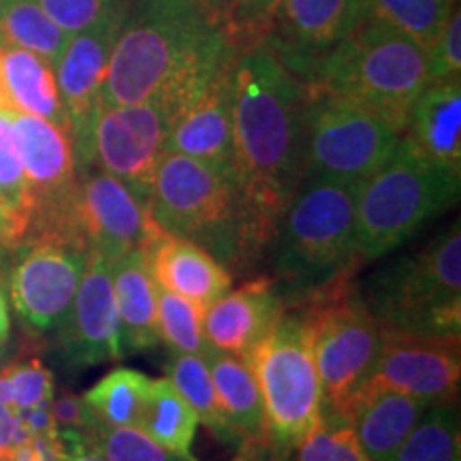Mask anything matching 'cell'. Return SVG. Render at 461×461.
<instances>
[{
	"label": "cell",
	"instance_id": "31",
	"mask_svg": "<svg viewBox=\"0 0 461 461\" xmlns=\"http://www.w3.org/2000/svg\"><path fill=\"white\" fill-rule=\"evenodd\" d=\"M167 380L176 387L188 406L197 414L199 423H203L221 440L230 442L227 423L218 406L214 383H212L210 367L199 355H173L167 366Z\"/></svg>",
	"mask_w": 461,
	"mask_h": 461
},
{
	"label": "cell",
	"instance_id": "19",
	"mask_svg": "<svg viewBox=\"0 0 461 461\" xmlns=\"http://www.w3.org/2000/svg\"><path fill=\"white\" fill-rule=\"evenodd\" d=\"M285 316V299L274 278L248 280L235 291L224 293L203 314L207 344L221 353L244 357L274 330Z\"/></svg>",
	"mask_w": 461,
	"mask_h": 461
},
{
	"label": "cell",
	"instance_id": "14",
	"mask_svg": "<svg viewBox=\"0 0 461 461\" xmlns=\"http://www.w3.org/2000/svg\"><path fill=\"white\" fill-rule=\"evenodd\" d=\"M459 378V338L417 336L380 327L376 357L357 389H391L442 402L457 395Z\"/></svg>",
	"mask_w": 461,
	"mask_h": 461
},
{
	"label": "cell",
	"instance_id": "32",
	"mask_svg": "<svg viewBox=\"0 0 461 461\" xmlns=\"http://www.w3.org/2000/svg\"><path fill=\"white\" fill-rule=\"evenodd\" d=\"M203 314L201 305L157 285L158 339L173 355H207L210 344L203 333Z\"/></svg>",
	"mask_w": 461,
	"mask_h": 461
},
{
	"label": "cell",
	"instance_id": "48",
	"mask_svg": "<svg viewBox=\"0 0 461 461\" xmlns=\"http://www.w3.org/2000/svg\"><path fill=\"white\" fill-rule=\"evenodd\" d=\"M5 353H7V344H0V367H3V359Z\"/></svg>",
	"mask_w": 461,
	"mask_h": 461
},
{
	"label": "cell",
	"instance_id": "34",
	"mask_svg": "<svg viewBox=\"0 0 461 461\" xmlns=\"http://www.w3.org/2000/svg\"><path fill=\"white\" fill-rule=\"evenodd\" d=\"M86 434L107 461H190L167 451L137 428H107L95 420Z\"/></svg>",
	"mask_w": 461,
	"mask_h": 461
},
{
	"label": "cell",
	"instance_id": "7",
	"mask_svg": "<svg viewBox=\"0 0 461 461\" xmlns=\"http://www.w3.org/2000/svg\"><path fill=\"white\" fill-rule=\"evenodd\" d=\"M383 330L461 336V230H442L420 250L374 276L363 295Z\"/></svg>",
	"mask_w": 461,
	"mask_h": 461
},
{
	"label": "cell",
	"instance_id": "9",
	"mask_svg": "<svg viewBox=\"0 0 461 461\" xmlns=\"http://www.w3.org/2000/svg\"><path fill=\"white\" fill-rule=\"evenodd\" d=\"M302 314L312 336L322 419H338L376 357L380 325L348 278L305 299Z\"/></svg>",
	"mask_w": 461,
	"mask_h": 461
},
{
	"label": "cell",
	"instance_id": "45",
	"mask_svg": "<svg viewBox=\"0 0 461 461\" xmlns=\"http://www.w3.org/2000/svg\"><path fill=\"white\" fill-rule=\"evenodd\" d=\"M9 336H11V312H9L7 291H5V285L0 282V344H9Z\"/></svg>",
	"mask_w": 461,
	"mask_h": 461
},
{
	"label": "cell",
	"instance_id": "18",
	"mask_svg": "<svg viewBox=\"0 0 461 461\" xmlns=\"http://www.w3.org/2000/svg\"><path fill=\"white\" fill-rule=\"evenodd\" d=\"M233 62L235 56L176 113L165 152L203 160L235 177Z\"/></svg>",
	"mask_w": 461,
	"mask_h": 461
},
{
	"label": "cell",
	"instance_id": "6",
	"mask_svg": "<svg viewBox=\"0 0 461 461\" xmlns=\"http://www.w3.org/2000/svg\"><path fill=\"white\" fill-rule=\"evenodd\" d=\"M461 173L420 154L402 137L393 157L359 186L355 250L374 261L412 238L425 222L459 199Z\"/></svg>",
	"mask_w": 461,
	"mask_h": 461
},
{
	"label": "cell",
	"instance_id": "46",
	"mask_svg": "<svg viewBox=\"0 0 461 461\" xmlns=\"http://www.w3.org/2000/svg\"><path fill=\"white\" fill-rule=\"evenodd\" d=\"M0 109H14L11 107L7 86H5V77H3V48H0Z\"/></svg>",
	"mask_w": 461,
	"mask_h": 461
},
{
	"label": "cell",
	"instance_id": "2",
	"mask_svg": "<svg viewBox=\"0 0 461 461\" xmlns=\"http://www.w3.org/2000/svg\"><path fill=\"white\" fill-rule=\"evenodd\" d=\"M235 54L201 0H137L115 34L101 107L158 99L177 113Z\"/></svg>",
	"mask_w": 461,
	"mask_h": 461
},
{
	"label": "cell",
	"instance_id": "21",
	"mask_svg": "<svg viewBox=\"0 0 461 461\" xmlns=\"http://www.w3.org/2000/svg\"><path fill=\"white\" fill-rule=\"evenodd\" d=\"M154 282L165 291L207 308L233 285V274L193 241L160 233L146 250Z\"/></svg>",
	"mask_w": 461,
	"mask_h": 461
},
{
	"label": "cell",
	"instance_id": "22",
	"mask_svg": "<svg viewBox=\"0 0 461 461\" xmlns=\"http://www.w3.org/2000/svg\"><path fill=\"white\" fill-rule=\"evenodd\" d=\"M402 137L420 154L461 173V82L428 84L412 103Z\"/></svg>",
	"mask_w": 461,
	"mask_h": 461
},
{
	"label": "cell",
	"instance_id": "40",
	"mask_svg": "<svg viewBox=\"0 0 461 461\" xmlns=\"http://www.w3.org/2000/svg\"><path fill=\"white\" fill-rule=\"evenodd\" d=\"M50 408L58 429L88 431L95 425V417H92L88 406H86L84 397L75 395L67 389H62L60 393H54Z\"/></svg>",
	"mask_w": 461,
	"mask_h": 461
},
{
	"label": "cell",
	"instance_id": "29",
	"mask_svg": "<svg viewBox=\"0 0 461 461\" xmlns=\"http://www.w3.org/2000/svg\"><path fill=\"white\" fill-rule=\"evenodd\" d=\"M395 461H461L459 412L453 400L429 403Z\"/></svg>",
	"mask_w": 461,
	"mask_h": 461
},
{
	"label": "cell",
	"instance_id": "25",
	"mask_svg": "<svg viewBox=\"0 0 461 461\" xmlns=\"http://www.w3.org/2000/svg\"><path fill=\"white\" fill-rule=\"evenodd\" d=\"M3 77L11 107L50 120L71 135L67 109L62 105L54 67L41 56L20 48H3Z\"/></svg>",
	"mask_w": 461,
	"mask_h": 461
},
{
	"label": "cell",
	"instance_id": "5",
	"mask_svg": "<svg viewBox=\"0 0 461 461\" xmlns=\"http://www.w3.org/2000/svg\"><path fill=\"white\" fill-rule=\"evenodd\" d=\"M428 84L425 51L408 34L370 15L319 58L305 82L310 90L376 113L400 132Z\"/></svg>",
	"mask_w": 461,
	"mask_h": 461
},
{
	"label": "cell",
	"instance_id": "35",
	"mask_svg": "<svg viewBox=\"0 0 461 461\" xmlns=\"http://www.w3.org/2000/svg\"><path fill=\"white\" fill-rule=\"evenodd\" d=\"M293 461H372L348 423L322 419L295 448Z\"/></svg>",
	"mask_w": 461,
	"mask_h": 461
},
{
	"label": "cell",
	"instance_id": "23",
	"mask_svg": "<svg viewBox=\"0 0 461 461\" xmlns=\"http://www.w3.org/2000/svg\"><path fill=\"white\" fill-rule=\"evenodd\" d=\"M115 308L122 355L154 348L158 339L157 282L143 250H129L112 261Z\"/></svg>",
	"mask_w": 461,
	"mask_h": 461
},
{
	"label": "cell",
	"instance_id": "28",
	"mask_svg": "<svg viewBox=\"0 0 461 461\" xmlns=\"http://www.w3.org/2000/svg\"><path fill=\"white\" fill-rule=\"evenodd\" d=\"M68 41L37 0H0V48H20L41 56L51 67Z\"/></svg>",
	"mask_w": 461,
	"mask_h": 461
},
{
	"label": "cell",
	"instance_id": "15",
	"mask_svg": "<svg viewBox=\"0 0 461 461\" xmlns=\"http://www.w3.org/2000/svg\"><path fill=\"white\" fill-rule=\"evenodd\" d=\"M120 7L88 31L73 34L56 62V82L71 124V141L79 173L92 169V135L101 107V88L115 34L122 24Z\"/></svg>",
	"mask_w": 461,
	"mask_h": 461
},
{
	"label": "cell",
	"instance_id": "47",
	"mask_svg": "<svg viewBox=\"0 0 461 461\" xmlns=\"http://www.w3.org/2000/svg\"><path fill=\"white\" fill-rule=\"evenodd\" d=\"M201 3H203V5H205V7L212 11V15H214V17H216V20H221L222 11H224V9H227L229 0H201Z\"/></svg>",
	"mask_w": 461,
	"mask_h": 461
},
{
	"label": "cell",
	"instance_id": "36",
	"mask_svg": "<svg viewBox=\"0 0 461 461\" xmlns=\"http://www.w3.org/2000/svg\"><path fill=\"white\" fill-rule=\"evenodd\" d=\"M278 5L280 0H229L218 24L235 50H244L267 37Z\"/></svg>",
	"mask_w": 461,
	"mask_h": 461
},
{
	"label": "cell",
	"instance_id": "17",
	"mask_svg": "<svg viewBox=\"0 0 461 461\" xmlns=\"http://www.w3.org/2000/svg\"><path fill=\"white\" fill-rule=\"evenodd\" d=\"M367 17V0H280L265 41L305 84L325 56Z\"/></svg>",
	"mask_w": 461,
	"mask_h": 461
},
{
	"label": "cell",
	"instance_id": "42",
	"mask_svg": "<svg viewBox=\"0 0 461 461\" xmlns=\"http://www.w3.org/2000/svg\"><path fill=\"white\" fill-rule=\"evenodd\" d=\"M67 445V459L65 461H107L99 453V448L90 442L86 431L79 429H58Z\"/></svg>",
	"mask_w": 461,
	"mask_h": 461
},
{
	"label": "cell",
	"instance_id": "10",
	"mask_svg": "<svg viewBox=\"0 0 461 461\" xmlns=\"http://www.w3.org/2000/svg\"><path fill=\"white\" fill-rule=\"evenodd\" d=\"M402 132L355 103L308 88L303 177L363 184L393 157Z\"/></svg>",
	"mask_w": 461,
	"mask_h": 461
},
{
	"label": "cell",
	"instance_id": "1",
	"mask_svg": "<svg viewBox=\"0 0 461 461\" xmlns=\"http://www.w3.org/2000/svg\"><path fill=\"white\" fill-rule=\"evenodd\" d=\"M308 86L267 41L238 50L233 62L235 177L267 248L303 180Z\"/></svg>",
	"mask_w": 461,
	"mask_h": 461
},
{
	"label": "cell",
	"instance_id": "38",
	"mask_svg": "<svg viewBox=\"0 0 461 461\" xmlns=\"http://www.w3.org/2000/svg\"><path fill=\"white\" fill-rule=\"evenodd\" d=\"M37 3L67 37L88 31L122 7L120 0H37Z\"/></svg>",
	"mask_w": 461,
	"mask_h": 461
},
{
	"label": "cell",
	"instance_id": "8",
	"mask_svg": "<svg viewBox=\"0 0 461 461\" xmlns=\"http://www.w3.org/2000/svg\"><path fill=\"white\" fill-rule=\"evenodd\" d=\"M265 411L267 445L291 453L322 420V391L303 314H286L244 357Z\"/></svg>",
	"mask_w": 461,
	"mask_h": 461
},
{
	"label": "cell",
	"instance_id": "16",
	"mask_svg": "<svg viewBox=\"0 0 461 461\" xmlns=\"http://www.w3.org/2000/svg\"><path fill=\"white\" fill-rule=\"evenodd\" d=\"M56 333L58 353L71 370H88L122 359L112 263L107 258L88 252L71 310Z\"/></svg>",
	"mask_w": 461,
	"mask_h": 461
},
{
	"label": "cell",
	"instance_id": "44",
	"mask_svg": "<svg viewBox=\"0 0 461 461\" xmlns=\"http://www.w3.org/2000/svg\"><path fill=\"white\" fill-rule=\"evenodd\" d=\"M22 246V238L17 233L14 221H11L7 210L0 205V267L15 255L17 248Z\"/></svg>",
	"mask_w": 461,
	"mask_h": 461
},
{
	"label": "cell",
	"instance_id": "12",
	"mask_svg": "<svg viewBox=\"0 0 461 461\" xmlns=\"http://www.w3.org/2000/svg\"><path fill=\"white\" fill-rule=\"evenodd\" d=\"M71 216L79 244L109 263L129 250H146L163 233L148 205L101 169L79 173Z\"/></svg>",
	"mask_w": 461,
	"mask_h": 461
},
{
	"label": "cell",
	"instance_id": "27",
	"mask_svg": "<svg viewBox=\"0 0 461 461\" xmlns=\"http://www.w3.org/2000/svg\"><path fill=\"white\" fill-rule=\"evenodd\" d=\"M152 378L131 367H115L84 393L96 423L107 428H137Z\"/></svg>",
	"mask_w": 461,
	"mask_h": 461
},
{
	"label": "cell",
	"instance_id": "37",
	"mask_svg": "<svg viewBox=\"0 0 461 461\" xmlns=\"http://www.w3.org/2000/svg\"><path fill=\"white\" fill-rule=\"evenodd\" d=\"M9 383L11 408H31L37 403L51 402L54 397V374L34 355H22L0 367Z\"/></svg>",
	"mask_w": 461,
	"mask_h": 461
},
{
	"label": "cell",
	"instance_id": "26",
	"mask_svg": "<svg viewBox=\"0 0 461 461\" xmlns=\"http://www.w3.org/2000/svg\"><path fill=\"white\" fill-rule=\"evenodd\" d=\"M197 425V414L188 406V402L177 393L169 380H152L137 429H141L143 434L152 438L157 445L167 448V451L180 455L184 459L197 461L193 455Z\"/></svg>",
	"mask_w": 461,
	"mask_h": 461
},
{
	"label": "cell",
	"instance_id": "43",
	"mask_svg": "<svg viewBox=\"0 0 461 461\" xmlns=\"http://www.w3.org/2000/svg\"><path fill=\"white\" fill-rule=\"evenodd\" d=\"M15 412L20 414L22 423H24V428L28 429V434L31 436L45 434V431L56 429V420L51 417L50 402L37 403V406H31V408H20V411Z\"/></svg>",
	"mask_w": 461,
	"mask_h": 461
},
{
	"label": "cell",
	"instance_id": "11",
	"mask_svg": "<svg viewBox=\"0 0 461 461\" xmlns=\"http://www.w3.org/2000/svg\"><path fill=\"white\" fill-rule=\"evenodd\" d=\"M88 250L58 238L28 240L11 257L9 297L32 333L58 331L71 310Z\"/></svg>",
	"mask_w": 461,
	"mask_h": 461
},
{
	"label": "cell",
	"instance_id": "4",
	"mask_svg": "<svg viewBox=\"0 0 461 461\" xmlns=\"http://www.w3.org/2000/svg\"><path fill=\"white\" fill-rule=\"evenodd\" d=\"M359 182L303 177L272 240L280 297L305 302L333 282L350 278L359 265L355 214Z\"/></svg>",
	"mask_w": 461,
	"mask_h": 461
},
{
	"label": "cell",
	"instance_id": "41",
	"mask_svg": "<svg viewBox=\"0 0 461 461\" xmlns=\"http://www.w3.org/2000/svg\"><path fill=\"white\" fill-rule=\"evenodd\" d=\"M28 440H31V434H28L15 408L0 403V461L7 457L15 447L24 445Z\"/></svg>",
	"mask_w": 461,
	"mask_h": 461
},
{
	"label": "cell",
	"instance_id": "39",
	"mask_svg": "<svg viewBox=\"0 0 461 461\" xmlns=\"http://www.w3.org/2000/svg\"><path fill=\"white\" fill-rule=\"evenodd\" d=\"M425 68H428V82H447L459 79L461 75V14L455 7L447 20L442 32L438 34L434 45L425 51Z\"/></svg>",
	"mask_w": 461,
	"mask_h": 461
},
{
	"label": "cell",
	"instance_id": "33",
	"mask_svg": "<svg viewBox=\"0 0 461 461\" xmlns=\"http://www.w3.org/2000/svg\"><path fill=\"white\" fill-rule=\"evenodd\" d=\"M0 205L7 210L24 244L31 227V205L14 131V109H0Z\"/></svg>",
	"mask_w": 461,
	"mask_h": 461
},
{
	"label": "cell",
	"instance_id": "13",
	"mask_svg": "<svg viewBox=\"0 0 461 461\" xmlns=\"http://www.w3.org/2000/svg\"><path fill=\"white\" fill-rule=\"evenodd\" d=\"M173 115V107L158 99L99 107L92 135V165L118 177L148 205L149 180L165 152Z\"/></svg>",
	"mask_w": 461,
	"mask_h": 461
},
{
	"label": "cell",
	"instance_id": "3",
	"mask_svg": "<svg viewBox=\"0 0 461 461\" xmlns=\"http://www.w3.org/2000/svg\"><path fill=\"white\" fill-rule=\"evenodd\" d=\"M148 210L165 233L203 248L230 274L250 269L267 250L238 180L203 160L160 154Z\"/></svg>",
	"mask_w": 461,
	"mask_h": 461
},
{
	"label": "cell",
	"instance_id": "30",
	"mask_svg": "<svg viewBox=\"0 0 461 461\" xmlns=\"http://www.w3.org/2000/svg\"><path fill=\"white\" fill-rule=\"evenodd\" d=\"M455 7L457 0H367V15L387 22L428 51Z\"/></svg>",
	"mask_w": 461,
	"mask_h": 461
},
{
	"label": "cell",
	"instance_id": "24",
	"mask_svg": "<svg viewBox=\"0 0 461 461\" xmlns=\"http://www.w3.org/2000/svg\"><path fill=\"white\" fill-rule=\"evenodd\" d=\"M203 359L210 367L230 442H267L261 391L250 366L212 346Z\"/></svg>",
	"mask_w": 461,
	"mask_h": 461
},
{
	"label": "cell",
	"instance_id": "20",
	"mask_svg": "<svg viewBox=\"0 0 461 461\" xmlns=\"http://www.w3.org/2000/svg\"><path fill=\"white\" fill-rule=\"evenodd\" d=\"M429 400L391 389H357L346 402L342 420L355 429L372 461H395L414 425L429 408Z\"/></svg>",
	"mask_w": 461,
	"mask_h": 461
}]
</instances>
